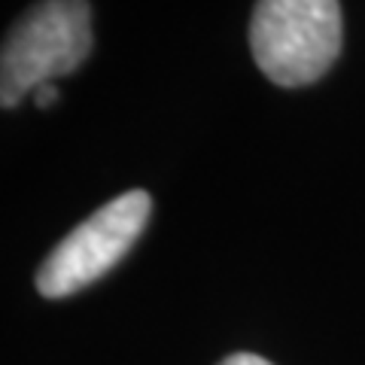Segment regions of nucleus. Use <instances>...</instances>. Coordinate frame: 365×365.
I'll use <instances>...</instances> for the list:
<instances>
[{"instance_id": "5", "label": "nucleus", "mask_w": 365, "mask_h": 365, "mask_svg": "<svg viewBox=\"0 0 365 365\" xmlns=\"http://www.w3.org/2000/svg\"><path fill=\"white\" fill-rule=\"evenodd\" d=\"M220 365H271V362L256 356V353H232V356H225Z\"/></svg>"}, {"instance_id": "3", "label": "nucleus", "mask_w": 365, "mask_h": 365, "mask_svg": "<svg viewBox=\"0 0 365 365\" xmlns=\"http://www.w3.org/2000/svg\"><path fill=\"white\" fill-rule=\"evenodd\" d=\"M150 213L153 198L143 189L122 192L119 198L107 201L46 256L37 271V292L43 299H67L91 287L137 244Z\"/></svg>"}, {"instance_id": "1", "label": "nucleus", "mask_w": 365, "mask_h": 365, "mask_svg": "<svg viewBox=\"0 0 365 365\" xmlns=\"http://www.w3.org/2000/svg\"><path fill=\"white\" fill-rule=\"evenodd\" d=\"M344 40L338 0H256L250 52L271 83L311 86L335 64Z\"/></svg>"}, {"instance_id": "4", "label": "nucleus", "mask_w": 365, "mask_h": 365, "mask_svg": "<svg viewBox=\"0 0 365 365\" xmlns=\"http://www.w3.org/2000/svg\"><path fill=\"white\" fill-rule=\"evenodd\" d=\"M58 95L61 91H58L55 83H43L37 91H34V101H37V107H52L55 101H58Z\"/></svg>"}, {"instance_id": "2", "label": "nucleus", "mask_w": 365, "mask_h": 365, "mask_svg": "<svg viewBox=\"0 0 365 365\" xmlns=\"http://www.w3.org/2000/svg\"><path fill=\"white\" fill-rule=\"evenodd\" d=\"M91 52L88 0H40L4 40L0 52V101L6 110L21 104L43 83L73 73Z\"/></svg>"}]
</instances>
